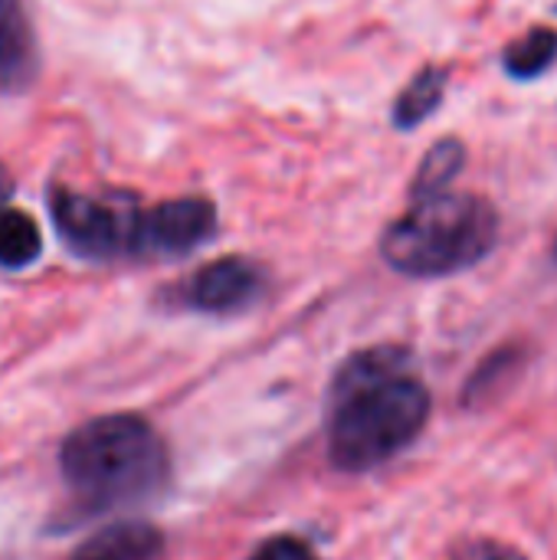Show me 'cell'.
<instances>
[{"mask_svg":"<svg viewBox=\"0 0 557 560\" xmlns=\"http://www.w3.org/2000/svg\"><path fill=\"white\" fill-rule=\"evenodd\" d=\"M443 92H446V72L437 66H423L394 102V115H391L394 125L401 131H414L440 108Z\"/></svg>","mask_w":557,"mask_h":560,"instance_id":"obj_9","label":"cell"},{"mask_svg":"<svg viewBox=\"0 0 557 560\" xmlns=\"http://www.w3.org/2000/svg\"><path fill=\"white\" fill-rule=\"evenodd\" d=\"M555 259H557V240H555Z\"/></svg>","mask_w":557,"mask_h":560,"instance_id":"obj_16","label":"cell"},{"mask_svg":"<svg viewBox=\"0 0 557 560\" xmlns=\"http://www.w3.org/2000/svg\"><path fill=\"white\" fill-rule=\"evenodd\" d=\"M36 75V39L20 0H0V92H20Z\"/></svg>","mask_w":557,"mask_h":560,"instance_id":"obj_7","label":"cell"},{"mask_svg":"<svg viewBox=\"0 0 557 560\" xmlns=\"http://www.w3.org/2000/svg\"><path fill=\"white\" fill-rule=\"evenodd\" d=\"M43 253L39 226L23 210H0V266L23 269Z\"/></svg>","mask_w":557,"mask_h":560,"instance_id":"obj_12","label":"cell"},{"mask_svg":"<svg viewBox=\"0 0 557 560\" xmlns=\"http://www.w3.org/2000/svg\"><path fill=\"white\" fill-rule=\"evenodd\" d=\"M499 243V213L476 194H437L414 200L384 236L381 253L391 269L414 279H437L483 262Z\"/></svg>","mask_w":557,"mask_h":560,"instance_id":"obj_3","label":"cell"},{"mask_svg":"<svg viewBox=\"0 0 557 560\" xmlns=\"http://www.w3.org/2000/svg\"><path fill=\"white\" fill-rule=\"evenodd\" d=\"M430 420V390L407 351L371 348L335 377L328 404V456L345 472H368L404 453Z\"/></svg>","mask_w":557,"mask_h":560,"instance_id":"obj_1","label":"cell"},{"mask_svg":"<svg viewBox=\"0 0 557 560\" xmlns=\"http://www.w3.org/2000/svg\"><path fill=\"white\" fill-rule=\"evenodd\" d=\"M53 223L59 236L85 259H118L138 256L141 240V213L102 203L95 197L76 190H56L53 200Z\"/></svg>","mask_w":557,"mask_h":560,"instance_id":"obj_4","label":"cell"},{"mask_svg":"<svg viewBox=\"0 0 557 560\" xmlns=\"http://www.w3.org/2000/svg\"><path fill=\"white\" fill-rule=\"evenodd\" d=\"M253 560H318L315 558V551L305 545V541H299V538H289V535H279V538H272V541H266Z\"/></svg>","mask_w":557,"mask_h":560,"instance_id":"obj_13","label":"cell"},{"mask_svg":"<svg viewBox=\"0 0 557 560\" xmlns=\"http://www.w3.org/2000/svg\"><path fill=\"white\" fill-rule=\"evenodd\" d=\"M263 285H266V276L256 262L243 256H223V259L200 266L181 285V302L194 312L230 315V312L253 305L263 295Z\"/></svg>","mask_w":557,"mask_h":560,"instance_id":"obj_6","label":"cell"},{"mask_svg":"<svg viewBox=\"0 0 557 560\" xmlns=\"http://www.w3.org/2000/svg\"><path fill=\"white\" fill-rule=\"evenodd\" d=\"M463 164H466V148H463V141H456V138L437 141V144L423 154V161H420V167H417V174H414L410 197H414V200H423V197L446 194L450 184L460 177Z\"/></svg>","mask_w":557,"mask_h":560,"instance_id":"obj_10","label":"cell"},{"mask_svg":"<svg viewBox=\"0 0 557 560\" xmlns=\"http://www.w3.org/2000/svg\"><path fill=\"white\" fill-rule=\"evenodd\" d=\"M10 190H13V180H10V174H7V167L0 164V203L10 197Z\"/></svg>","mask_w":557,"mask_h":560,"instance_id":"obj_15","label":"cell"},{"mask_svg":"<svg viewBox=\"0 0 557 560\" xmlns=\"http://www.w3.org/2000/svg\"><path fill=\"white\" fill-rule=\"evenodd\" d=\"M59 472L85 509L105 512L154 495L167 482V450L141 417H98L66 436Z\"/></svg>","mask_w":557,"mask_h":560,"instance_id":"obj_2","label":"cell"},{"mask_svg":"<svg viewBox=\"0 0 557 560\" xmlns=\"http://www.w3.org/2000/svg\"><path fill=\"white\" fill-rule=\"evenodd\" d=\"M217 230V207L204 197L164 200L141 210L138 256H187L204 246Z\"/></svg>","mask_w":557,"mask_h":560,"instance_id":"obj_5","label":"cell"},{"mask_svg":"<svg viewBox=\"0 0 557 560\" xmlns=\"http://www.w3.org/2000/svg\"><path fill=\"white\" fill-rule=\"evenodd\" d=\"M164 548V538L148 522H118L95 532L82 541L69 560H154Z\"/></svg>","mask_w":557,"mask_h":560,"instance_id":"obj_8","label":"cell"},{"mask_svg":"<svg viewBox=\"0 0 557 560\" xmlns=\"http://www.w3.org/2000/svg\"><path fill=\"white\" fill-rule=\"evenodd\" d=\"M557 59V33L552 26H535L525 36H519L506 56L502 66L512 79H538L542 72L552 69V62Z\"/></svg>","mask_w":557,"mask_h":560,"instance_id":"obj_11","label":"cell"},{"mask_svg":"<svg viewBox=\"0 0 557 560\" xmlns=\"http://www.w3.org/2000/svg\"><path fill=\"white\" fill-rule=\"evenodd\" d=\"M450 560H525L515 548L509 545H499V541H486V538H476V541H466L460 545Z\"/></svg>","mask_w":557,"mask_h":560,"instance_id":"obj_14","label":"cell"}]
</instances>
